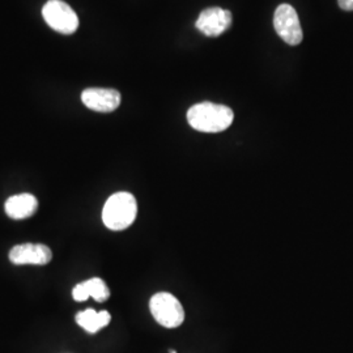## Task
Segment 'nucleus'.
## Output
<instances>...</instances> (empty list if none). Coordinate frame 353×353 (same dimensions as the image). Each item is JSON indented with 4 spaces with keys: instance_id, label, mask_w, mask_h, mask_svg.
Returning a JSON list of instances; mask_svg holds the SVG:
<instances>
[{
    "instance_id": "nucleus-1",
    "label": "nucleus",
    "mask_w": 353,
    "mask_h": 353,
    "mask_svg": "<svg viewBox=\"0 0 353 353\" xmlns=\"http://www.w3.org/2000/svg\"><path fill=\"white\" fill-rule=\"evenodd\" d=\"M234 113L225 105L214 102H201L191 106L188 112V122L196 131L205 134L223 132L230 127Z\"/></svg>"
},
{
    "instance_id": "nucleus-2",
    "label": "nucleus",
    "mask_w": 353,
    "mask_h": 353,
    "mask_svg": "<svg viewBox=\"0 0 353 353\" xmlns=\"http://www.w3.org/2000/svg\"><path fill=\"white\" fill-rule=\"evenodd\" d=\"M138 214V203L132 194L121 191L112 195L103 205L102 221L110 230H125L132 225Z\"/></svg>"
},
{
    "instance_id": "nucleus-3",
    "label": "nucleus",
    "mask_w": 353,
    "mask_h": 353,
    "mask_svg": "<svg viewBox=\"0 0 353 353\" xmlns=\"http://www.w3.org/2000/svg\"><path fill=\"white\" fill-rule=\"evenodd\" d=\"M150 309L154 321L163 327H179L185 321L183 306L172 293L160 292L153 294Z\"/></svg>"
},
{
    "instance_id": "nucleus-4",
    "label": "nucleus",
    "mask_w": 353,
    "mask_h": 353,
    "mask_svg": "<svg viewBox=\"0 0 353 353\" xmlns=\"http://www.w3.org/2000/svg\"><path fill=\"white\" fill-rule=\"evenodd\" d=\"M42 16L48 26L62 34H72L79 28L77 14L62 0H49L42 8Z\"/></svg>"
},
{
    "instance_id": "nucleus-5",
    "label": "nucleus",
    "mask_w": 353,
    "mask_h": 353,
    "mask_svg": "<svg viewBox=\"0 0 353 353\" xmlns=\"http://www.w3.org/2000/svg\"><path fill=\"white\" fill-rule=\"evenodd\" d=\"M274 26L279 37L290 46H297L303 41V28L299 14L290 4L279 6L274 16Z\"/></svg>"
},
{
    "instance_id": "nucleus-6",
    "label": "nucleus",
    "mask_w": 353,
    "mask_h": 353,
    "mask_svg": "<svg viewBox=\"0 0 353 353\" xmlns=\"http://www.w3.org/2000/svg\"><path fill=\"white\" fill-rule=\"evenodd\" d=\"M232 21L233 16L230 11L214 7L204 10L199 14L195 26L207 37H219L232 26Z\"/></svg>"
},
{
    "instance_id": "nucleus-7",
    "label": "nucleus",
    "mask_w": 353,
    "mask_h": 353,
    "mask_svg": "<svg viewBox=\"0 0 353 353\" xmlns=\"http://www.w3.org/2000/svg\"><path fill=\"white\" fill-rule=\"evenodd\" d=\"M121 93L115 89L88 88L81 93L83 103L99 113H112L121 105Z\"/></svg>"
},
{
    "instance_id": "nucleus-8",
    "label": "nucleus",
    "mask_w": 353,
    "mask_h": 353,
    "mask_svg": "<svg viewBox=\"0 0 353 353\" xmlns=\"http://www.w3.org/2000/svg\"><path fill=\"white\" fill-rule=\"evenodd\" d=\"M51 259L50 248L42 243H21L10 252V261L16 265H45L50 263Z\"/></svg>"
},
{
    "instance_id": "nucleus-9",
    "label": "nucleus",
    "mask_w": 353,
    "mask_h": 353,
    "mask_svg": "<svg viewBox=\"0 0 353 353\" xmlns=\"http://www.w3.org/2000/svg\"><path fill=\"white\" fill-rule=\"evenodd\" d=\"M38 208L37 198L32 194H19L7 199L4 210L8 217L13 220H24L36 214Z\"/></svg>"
},
{
    "instance_id": "nucleus-10",
    "label": "nucleus",
    "mask_w": 353,
    "mask_h": 353,
    "mask_svg": "<svg viewBox=\"0 0 353 353\" xmlns=\"http://www.w3.org/2000/svg\"><path fill=\"white\" fill-rule=\"evenodd\" d=\"M72 296L74 300L79 303L87 301L89 297H92L97 303H105L110 297V290L102 279L93 278L77 284L72 290Z\"/></svg>"
},
{
    "instance_id": "nucleus-11",
    "label": "nucleus",
    "mask_w": 353,
    "mask_h": 353,
    "mask_svg": "<svg viewBox=\"0 0 353 353\" xmlns=\"http://www.w3.org/2000/svg\"><path fill=\"white\" fill-rule=\"evenodd\" d=\"M110 321H112V316L106 310L96 312L93 309H87L76 314L77 325L84 328L89 334L99 332L101 328L106 327L110 323Z\"/></svg>"
},
{
    "instance_id": "nucleus-12",
    "label": "nucleus",
    "mask_w": 353,
    "mask_h": 353,
    "mask_svg": "<svg viewBox=\"0 0 353 353\" xmlns=\"http://www.w3.org/2000/svg\"><path fill=\"white\" fill-rule=\"evenodd\" d=\"M341 10L344 11H353V0H338Z\"/></svg>"
}]
</instances>
